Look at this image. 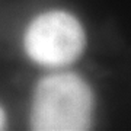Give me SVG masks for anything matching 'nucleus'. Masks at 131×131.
Listing matches in <instances>:
<instances>
[{
  "instance_id": "f03ea898",
  "label": "nucleus",
  "mask_w": 131,
  "mask_h": 131,
  "mask_svg": "<svg viewBox=\"0 0 131 131\" xmlns=\"http://www.w3.org/2000/svg\"><path fill=\"white\" fill-rule=\"evenodd\" d=\"M24 45L34 63L58 69L73 64L82 56L86 47V35L73 15L63 10H50L29 24Z\"/></svg>"
},
{
  "instance_id": "7ed1b4c3",
  "label": "nucleus",
  "mask_w": 131,
  "mask_h": 131,
  "mask_svg": "<svg viewBox=\"0 0 131 131\" xmlns=\"http://www.w3.org/2000/svg\"><path fill=\"white\" fill-rule=\"evenodd\" d=\"M5 124H6V115H5V111L0 106V130L5 128Z\"/></svg>"
},
{
  "instance_id": "f257e3e1",
  "label": "nucleus",
  "mask_w": 131,
  "mask_h": 131,
  "mask_svg": "<svg viewBox=\"0 0 131 131\" xmlns=\"http://www.w3.org/2000/svg\"><path fill=\"white\" fill-rule=\"evenodd\" d=\"M93 92L79 74L60 71L37 84L31 106V127L38 131L89 130Z\"/></svg>"
}]
</instances>
